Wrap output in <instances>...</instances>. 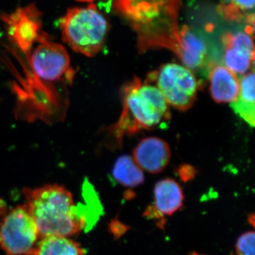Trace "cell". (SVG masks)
<instances>
[{
  "mask_svg": "<svg viewBox=\"0 0 255 255\" xmlns=\"http://www.w3.org/2000/svg\"><path fill=\"white\" fill-rule=\"evenodd\" d=\"M182 0H114V9L136 33L140 52L151 48L174 51Z\"/></svg>",
  "mask_w": 255,
  "mask_h": 255,
  "instance_id": "6da1fadb",
  "label": "cell"
},
{
  "mask_svg": "<svg viewBox=\"0 0 255 255\" xmlns=\"http://www.w3.org/2000/svg\"><path fill=\"white\" fill-rule=\"evenodd\" d=\"M26 206L36 223L41 238L70 237L86 227L87 217L75 204L73 194L58 184L23 189Z\"/></svg>",
  "mask_w": 255,
  "mask_h": 255,
  "instance_id": "7a4b0ae2",
  "label": "cell"
},
{
  "mask_svg": "<svg viewBox=\"0 0 255 255\" xmlns=\"http://www.w3.org/2000/svg\"><path fill=\"white\" fill-rule=\"evenodd\" d=\"M123 111L118 122L110 128L119 142L124 135L137 133L158 127L171 118L168 104L155 85L142 83L135 77L122 90Z\"/></svg>",
  "mask_w": 255,
  "mask_h": 255,
  "instance_id": "3957f363",
  "label": "cell"
},
{
  "mask_svg": "<svg viewBox=\"0 0 255 255\" xmlns=\"http://www.w3.org/2000/svg\"><path fill=\"white\" fill-rule=\"evenodd\" d=\"M58 25L63 41L87 57L95 56L102 50L110 28L107 18L93 4L68 9Z\"/></svg>",
  "mask_w": 255,
  "mask_h": 255,
  "instance_id": "277c9868",
  "label": "cell"
},
{
  "mask_svg": "<svg viewBox=\"0 0 255 255\" xmlns=\"http://www.w3.org/2000/svg\"><path fill=\"white\" fill-rule=\"evenodd\" d=\"M155 83L168 105L180 111L189 110L196 100L199 82L191 70L177 63H167L147 75Z\"/></svg>",
  "mask_w": 255,
  "mask_h": 255,
  "instance_id": "5b68a950",
  "label": "cell"
},
{
  "mask_svg": "<svg viewBox=\"0 0 255 255\" xmlns=\"http://www.w3.org/2000/svg\"><path fill=\"white\" fill-rule=\"evenodd\" d=\"M39 231L26 204L6 211L0 221V248L7 255H31Z\"/></svg>",
  "mask_w": 255,
  "mask_h": 255,
  "instance_id": "8992f818",
  "label": "cell"
},
{
  "mask_svg": "<svg viewBox=\"0 0 255 255\" xmlns=\"http://www.w3.org/2000/svg\"><path fill=\"white\" fill-rule=\"evenodd\" d=\"M38 42L29 54L30 68L35 78L48 83L59 82L65 77L68 79L71 67L65 47L50 40L44 32Z\"/></svg>",
  "mask_w": 255,
  "mask_h": 255,
  "instance_id": "52a82bcc",
  "label": "cell"
},
{
  "mask_svg": "<svg viewBox=\"0 0 255 255\" xmlns=\"http://www.w3.org/2000/svg\"><path fill=\"white\" fill-rule=\"evenodd\" d=\"M7 26L8 35L23 53L30 54L35 42L43 34L40 13L33 6L18 9L1 17Z\"/></svg>",
  "mask_w": 255,
  "mask_h": 255,
  "instance_id": "ba28073f",
  "label": "cell"
},
{
  "mask_svg": "<svg viewBox=\"0 0 255 255\" xmlns=\"http://www.w3.org/2000/svg\"><path fill=\"white\" fill-rule=\"evenodd\" d=\"M182 187L172 179H164L154 187L153 205L149 206L144 216L156 219L164 226V217L173 215L182 208L184 203Z\"/></svg>",
  "mask_w": 255,
  "mask_h": 255,
  "instance_id": "9c48e42d",
  "label": "cell"
},
{
  "mask_svg": "<svg viewBox=\"0 0 255 255\" xmlns=\"http://www.w3.org/2000/svg\"><path fill=\"white\" fill-rule=\"evenodd\" d=\"M134 161L142 170L150 174L162 172L168 165L171 149L165 140L157 137L142 139L132 152Z\"/></svg>",
  "mask_w": 255,
  "mask_h": 255,
  "instance_id": "30bf717a",
  "label": "cell"
},
{
  "mask_svg": "<svg viewBox=\"0 0 255 255\" xmlns=\"http://www.w3.org/2000/svg\"><path fill=\"white\" fill-rule=\"evenodd\" d=\"M174 53L186 68L196 70L202 68L208 54L206 41L189 26L184 25L179 29V40Z\"/></svg>",
  "mask_w": 255,
  "mask_h": 255,
  "instance_id": "8fae6325",
  "label": "cell"
},
{
  "mask_svg": "<svg viewBox=\"0 0 255 255\" xmlns=\"http://www.w3.org/2000/svg\"><path fill=\"white\" fill-rule=\"evenodd\" d=\"M209 78L211 97L217 103H233L240 92V80L226 67L209 65Z\"/></svg>",
  "mask_w": 255,
  "mask_h": 255,
  "instance_id": "7c38bea8",
  "label": "cell"
},
{
  "mask_svg": "<svg viewBox=\"0 0 255 255\" xmlns=\"http://www.w3.org/2000/svg\"><path fill=\"white\" fill-rule=\"evenodd\" d=\"M231 107L241 118L251 127L255 124V72L247 73L240 81V92L237 100Z\"/></svg>",
  "mask_w": 255,
  "mask_h": 255,
  "instance_id": "4fadbf2b",
  "label": "cell"
},
{
  "mask_svg": "<svg viewBox=\"0 0 255 255\" xmlns=\"http://www.w3.org/2000/svg\"><path fill=\"white\" fill-rule=\"evenodd\" d=\"M31 255H85L77 242L60 236L40 238Z\"/></svg>",
  "mask_w": 255,
  "mask_h": 255,
  "instance_id": "5bb4252c",
  "label": "cell"
},
{
  "mask_svg": "<svg viewBox=\"0 0 255 255\" xmlns=\"http://www.w3.org/2000/svg\"><path fill=\"white\" fill-rule=\"evenodd\" d=\"M255 0H221L217 11L228 21L255 26Z\"/></svg>",
  "mask_w": 255,
  "mask_h": 255,
  "instance_id": "9a60e30c",
  "label": "cell"
},
{
  "mask_svg": "<svg viewBox=\"0 0 255 255\" xmlns=\"http://www.w3.org/2000/svg\"><path fill=\"white\" fill-rule=\"evenodd\" d=\"M114 179L125 187L134 188L141 185L145 180L143 171L130 155L120 156L114 163Z\"/></svg>",
  "mask_w": 255,
  "mask_h": 255,
  "instance_id": "2e32d148",
  "label": "cell"
},
{
  "mask_svg": "<svg viewBox=\"0 0 255 255\" xmlns=\"http://www.w3.org/2000/svg\"><path fill=\"white\" fill-rule=\"evenodd\" d=\"M224 47L223 62L226 68L235 75H244L254 64L255 57L239 48Z\"/></svg>",
  "mask_w": 255,
  "mask_h": 255,
  "instance_id": "e0dca14e",
  "label": "cell"
},
{
  "mask_svg": "<svg viewBox=\"0 0 255 255\" xmlns=\"http://www.w3.org/2000/svg\"><path fill=\"white\" fill-rule=\"evenodd\" d=\"M255 234L254 231H248L238 238L236 245L237 255H255Z\"/></svg>",
  "mask_w": 255,
  "mask_h": 255,
  "instance_id": "ac0fdd59",
  "label": "cell"
},
{
  "mask_svg": "<svg viewBox=\"0 0 255 255\" xmlns=\"http://www.w3.org/2000/svg\"><path fill=\"white\" fill-rule=\"evenodd\" d=\"M178 173L181 179H182L184 182H188L195 177L196 169L192 166L183 165L178 169Z\"/></svg>",
  "mask_w": 255,
  "mask_h": 255,
  "instance_id": "d6986e66",
  "label": "cell"
},
{
  "mask_svg": "<svg viewBox=\"0 0 255 255\" xmlns=\"http://www.w3.org/2000/svg\"><path fill=\"white\" fill-rule=\"evenodd\" d=\"M6 204L2 199H0V217L4 216L6 212Z\"/></svg>",
  "mask_w": 255,
  "mask_h": 255,
  "instance_id": "ffe728a7",
  "label": "cell"
},
{
  "mask_svg": "<svg viewBox=\"0 0 255 255\" xmlns=\"http://www.w3.org/2000/svg\"><path fill=\"white\" fill-rule=\"evenodd\" d=\"M77 1H82V2H90V1H94V0H77Z\"/></svg>",
  "mask_w": 255,
  "mask_h": 255,
  "instance_id": "44dd1931",
  "label": "cell"
},
{
  "mask_svg": "<svg viewBox=\"0 0 255 255\" xmlns=\"http://www.w3.org/2000/svg\"><path fill=\"white\" fill-rule=\"evenodd\" d=\"M189 255H201V254H198V253H192L191 254Z\"/></svg>",
  "mask_w": 255,
  "mask_h": 255,
  "instance_id": "7402d4cb",
  "label": "cell"
}]
</instances>
